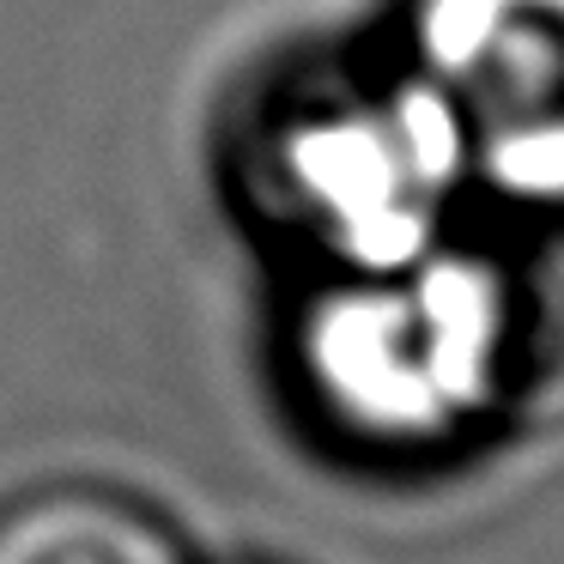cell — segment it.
<instances>
[{"label":"cell","instance_id":"obj_1","mask_svg":"<svg viewBox=\"0 0 564 564\" xmlns=\"http://www.w3.org/2000/svg\"><path fill=\"white\" fill-rule=\"evenodd\" d=\"M285 389L328 449L443 467L564 419V256L449 231L365 273H310Z\"/></svg>","mask_w":564,"mask_h":564},{"label":"cell","instance_id":"obj_2","mask_svg":"<svg viewBox=\"0 0 564 564\" xmlns=\"http://www.w3.org/2000/svg\"><path fill=\"white\" fill-rule=\"evenodd\" d=\"M225 159L243 219L304 273L394 268L462 231L474 195L449 116L394 50L273 74Z\"/></svg>","mask_w":564,"mask_h":564},{"label":"cell","instance_id":"obj_3","mask_svg":"<svg viewBox=\"0 0 564 564\" xmlns=\"http://www.w3.org/2000/svg\"><path fill=\"white\" fill-rule=\"evenodd\" d=\"M389 50L443 104L474 195L564 225V0H394Z\"/></svg>","mask_w":564,"mask_h":564},{"label":"cell","instance_id":"obj_4","mask_svg":"<svg viewBox=\"0 0 564 564\" xmlns=\"http://www.w3.org/2000/svg\"><path fill=\"white\" fill-rule=\"evenodd\" d=\"M0 564H195V546L140 491L50 479L0 503Z\"/></svg>","mask_w":564,"mask_h":564}]
</instances>
